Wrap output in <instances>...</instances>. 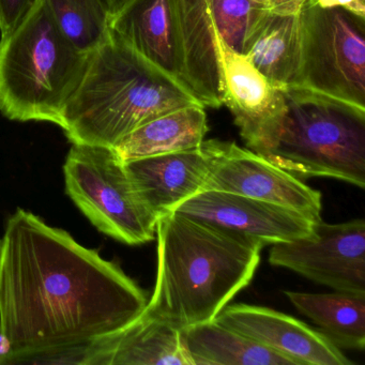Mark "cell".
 Returning <instances> with one entry per match:
<instances>
[{
	"mask_svg": "<svg viewBox=\"0 0 365 365\" xmlns=\"http://www.w3.org/2000/svg\"><path fill=\"white\" fill-rule=\"evenodd\" d=\"M146 292L120 267L19 208L0 247V331L11 364L84 345L140 317Z\"/></svg>",
	"mask_w": 365,
	"mask_h": 365,
	"instance_id": "1",
	"label": "cell"
},
{
	"mask_svg": "<svg viewBox=\"0 0 365 365\" xmlns=\"http://www.w3.org/2000/svg\"><path fill=\"white\" fill-rule=\"evenodd\" d=\"M157 277L143 313L178 329L210 322L255 275L262 247L170 212L158 219Z\"/></svg>",
	"mask_w": 365,
	"mask_h": 365,
	"instance_id": "2",
	"label": "cell"
},
{
	"mask_svg": "<svg viewBox=\"0 0 365 365\" xmlns=\"http://www.w3.org/2000/svg\"><path fill=\"white\" fill-rule=\"evenodd\" d=\"M193 104L180 84L110 34L89 55L59 127L72 144L114 148L151 119Z\"/></svg>",
	"mask_w": 365,
	"mask_h": 365,
	"instance_id": "3",
	"label": "cell"
},
{
	"mask_svg": "<svg viewBox=\"0 0 365 365\" xmlns=\"http://www.w3.org/2000/svg\"><path fill=\"white\" fill-rule=\"evenodd\" d=\"M88 61L61 33L42 0L14 33L0 38V113L20 123L61 125Z\"/></svg>",
	"mask_w": 365,
	"mask_h": 365,
	"instance_id": "4",
	"label": "cell"
},
{
	"mask_svg": "<svg viewBox=\"0 0 365 365\" xmlns=\"http://www.w3.org/2000/svg\"><path fill=\"white\" fill-rule=\"evenodd\" d=\"M285 116L269 162L290 174L365 185V108L300 86L282 89Z\"/></svg>",
	"mask_w": 365,
	"mask_h": 365,
	"instance_id": "5",
	"label": "cell"
},
{
	"mask_svg": "<svg viewBox=\"0 0 365 365\" xmlns=\"http://www.w3.org/2000/svg\"><path fill=\"white\" fill-rule=\"evenodd\" d=\"M63 173L66 193L98 230L128 245L155 238L158 217L136 193L114 148L72 144Z\"/></svg>",
	"mask_w": 365,
	"mask_h": 365,
	"instance_id": "6",
	"label": "cell"
},
{
	"mask_svg": "<svg viewBox=\"0 0 365 365\" xmlns=\"http://www.w3.org/2000/svg\"><path fill=\"white\" fill-rule=\"evenodd\" d=\"M298 86L365 108V19L304 0Z\"/></svg>",
	"mask_w": 365,
	"mask_h": 365,
	"instance_id": "7",
	"label": "cell"
},
{
	"mask_svg": "<svg viewBox=\"0 0 365 365\" xmlns=\"http://www.w3.org/2000/svg\"><path fill=\"white\" fill-rule=\"evenodd\" d=\"M269 262L335 292L365 294L364 220L339 224L322 220L312 236L272 245Z\"/></svg>",
	"mask_w": 365,
	"mask_h": 365,
	"instance_id": "8",
	"label": "cell"
},
{
	"mask_svg": "<svg viewBox=\"0 0 365 365\" xmlns=\"http://www.w3.org/2000/svg\"><path fill=\"white\" fill-rule=\"evenodd\" d=\"M212 162L205 190L230 192L294 209L322 221V193L254 151L211 140Z\"/></svg>",
	"mask_w": 365,
	"mask_h": 365,
	"instance_id": "9",
	"label": "cell"
},
{
	"mask_svg": "<svg viewBox=\"0 0 365 365\" xmlns=\"http://www.w3.org/2000/svg\"><path fill=\"white\" fill-rule=\"evenodd\" d=\"M173 212L238 235L262 247L312 236L320 222L281 205L213 190L192 196Z\"/></svg>",
	"mask_w": 365,
	"mask_h": 365,
	"instance_id": "10",
	"label": "cell"
},
{
	"mask_svg": "<svg viewBox=\"0 0 365 365\" xmlns=\"http://www.w3.org/2000/svg\"><path fill=\"white\" fill-rule=\"evenodd\" d=\"M219 48L223 106L232 113L247 147L264 157L272 150L281 133L286 110L283 91L221 37Z\"/></svg>",
	"mask_w": 365,
	"mask_h": 365,
	"instance_id": "11",
	"label": "cell"
},
{
	"mask_svg": "<svg viewBox=\"0 0 365 365\" xmlns=\"http://www.w3.org/2000/svg\"><path fill=\"white\" fill-rule=\"evenodd\" d=\"M215 320L290 359L296 365L354 364L324 333L268 307L227 304Z\"/></svg>",
	"mask_w": 365,
	"mask_h": 365,
	"instance_id": "12",
	"label": "cell"
},
{
	"mask_svg": "<svg viewBox=\"0 0 365 365\" xmlns=\"http://www.w3.org/2000/svg\"><path fill=\"white\" fill-rule=\"evenodd\" d=\"M212 162L210 140L198 148L125 161L132 185L159 219L204 191Z\"/></svg>",
	"mask_w": 365,
	"mask_h": 365,
	"instance_id": "13",
	"label": "cell"
},
{
	"mask_svg": "<svg viewBox=\"0 0 365 365\" xmlns=\"http://www.w3.org/2000/svg\"><path fill=\"white\" fill-rule=\"evenodd\" d=\"M183 82L187 93L204 108L223 106L220 35L208 0H173Z\"/></svg>",
	"mask_w": 365,
	"mask_h": 365,
	"instance_id": "14",
	"label": "cell"
},
{
	"mask_svg": "<svg viewBox=\"0 0 365 365\" xmlns=\"http://www.w3.org/2000/svg\"><path fill=\"white\" fill-rule=\"evenodd\" d=\"M80 364L192 365L180 329L146 314L125 328L82 345Z\"/></svg>",
	"mask_w": 365,
	"mask_h": 365,
	"instance_id": "15",
	"label": "cell"
},
{
	"mask_svg": "<svg viewBox=\"0 0 365 365\" xmlns=\"http://www.w3.org/2000/svg\"><path fill=\"white\" fill-rule=\"evenodd\" d=\"M110 31L185 88L173 0H125Z\"/></svg>",
	"mask_w": 365,
	"mask_h": 365,
	"instance_id": "16",
	"label": "cell"
},
{
	"mask_svg": "<svg viewBox=\"0 0 365 365\" xmlns=\"http://www.w3.org/2000/svg\"><path fill=\"white\" fill-rule=\"evenodd\" d=\"M300 51L299 12L268 11L250 33L242 55L275 87L285 89L298 86Z\"/></svg>",
	"mask_w": 365,
	"mask_h": 365,
	"instance_id": "17",
	"label": "cell"
},
{
	"mask_svg": "<svg viewBox=\"0 0 365 365\" xmlns=\"http://www.w3.org/2000/svg\"><path fill=\"white\" fill-rule=\"evenodd\" d=\"M209 128L205 108L185 106L136 128L114 147L123 162L198 148Z\"/></svg>",
	"mask_w": 365,
	"mask_h": 365,
	"instance_id": "18",
	"label": "cell"
},
{
	"mask_svg": "<svg viewBox=\"0 0 365 365\" xmlns=\"http://www.w3.org/2000/svg\"><path fill=\"white\" fill-rule=\"evenodd\" d=\"M192 365H296L217 320L181 329Z\"/></svg>",
	"mask_w": 365,
	"mask_h": 365,
	"instance_id": "19",
	"label": "cell"
},
{
	"mask_svg": "<svg viewBox=\"0 0 365 365\" xmlns=\"http://www.w3.org/2000/svg\"><path fill=\"white\" fill-rule=\"evenodd\" d=\"M300 313L312 320L337 347L365 348V294L284 292Z\"/></svg>",
	"mask_w": 365,
	"mask_h": 365,
	"instance_id": "20",
	"label": "cell"
},
{
	"mask_svg": "<svg viewBox=\"0 0 365 365\" xmlns=\"http://www.w3.org/2000/svg\"><path fill=\"white\" fill-rule=\"evenodd\" d=\"M46 3L61 33L80 52L91 55L110 39V14L100 0Z\"/></svg>",
	"mask_w": 365,
	"mask_h": 365,
	"instance_id": "21",
	"label": "cell"
},
{
	"mask_svg": "<svg viewBox=\"0 0 365 365\" xmlns=\"http://www.w3.org/2000/svg\"><path fill=\"white\" fill-rule=\"evenodd\" d=\"M208 5L220 37L240 54L252 29L268 12L260 0H208Z\"/></svg>",
	"mask_w": 365,
	"mask_h": 365,
	"instance_id": "22",
	"label": "cell"
},
{
	"mask_svg": "<svg viewBox=\"0 0 365 365\" xmlns=\"http://www.w3.org/2000/svg\"><path fill=\"white\" fill-rule=\"evenodd\" d=\"M42 0H0V38L14 33Z\"/></svg>",
	"mask_w": 365,
	"mask_h": 365,
	"instance_id": "23",
	"label": "cell"
},
{
	"mask_svg": "<svg viewBox=\"0 0 365 365\" xmlns=\"http://www.w3.org/2000/svg\"><path fill=\"white\" fill-rule=\"evenodd\" d=\"M324 8H343L356 16L365 19V0H309Z\"/></svg>",
	"mask_w": 365,
	"mask_h": 365,
	"instance_id": "24",
	"label": "cell"
},
{
	"mask_svg": "<svg viewBox=\"0 0 365 365\" xmlns=\"http://www.w3.org/2000/svg\"><path fill=\"white\" fill-rule=\"evenodd\" d=\"M268 11L277 14H298L304 0H260Z\"/></svg>",
	"mask_w": 365,
	"mask_h": 365,
	"instance_id": "25",
	"label": "cell"
},
{
	"mask_svg": "<svg viewBox=\"0 0 365 365\" xmlns=\"http://www.w3.org/2000/svg\"><path fill=\"white\" fill-rule=\"evenodd\" d=\"M14 359V352H12L11 345L7 337L0 331V365L11 364Z\"/></svg>",
	"mask_w": 365,
	"mask_h": 365,
	"instance_id": "26",
	"label": "cell"
},
{
	"mask_svg": "<svg viewBox=\"0 0 365 365\" xmlns=\"http://www.w3.org/2000/svg\"><path fill=\"white\" fill-rule=\"evenodd\" d=\"M110 16L125 3V0H100Z\"/></svg>",
	"mask_w": 365,
	"mask_h": 365,
	"instance_id": "27",
	"label": "cell"
},
{
	"mask_svg": "<svg viewBox=\"0 0 365 365\" xmlns=\"http://www.w3.org/2000/svg\"><path fill=\"white\" fill-rule=\"evenodd\" d=\"M0 247H1V239H0Z\"/></svg>",
	"mask_w": 365,
	"mask_h": 365,
	"instance_id": "28",
	"label": "cell"
}]
</instances>
